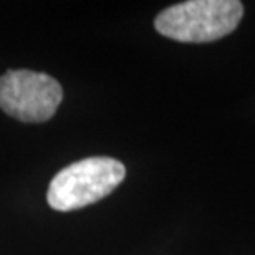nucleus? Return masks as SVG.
<instances>
[{"label": "nucleus", "mask_w": 255, "mask_h": 255, "mask_svg": "<svg viewBox=\"0 0 255 255\" xmlns=\"http://www.w3.org/2000/svg\"><path fill=\"white\" fill-rule=\"evenodd\" d=\"M244 5L237 0H187L164 8L154 20L162 37L184 43H207L239 27Z\"/></svg>", "instance_id": "nucleus-1"}, {"label": "nucleus", "mask_w": 255, "mask_h": 255, "mask_svg": "<svg viewBox=\"0 0 255 255\" xmlns=\"http://www.w3.org/2000/svg\"><path fill=\"white\" fill-rule=\"evenodd\" d=\"M126 176L123 162L95 156L66 166L48 186L47 201L55 211H76L110 196Z\"/></svg>", "instance_id": "nucleus-2"}, {"label": "nucleus", "mask_w": 255, "mask_h": 255, "mask_svg": "<svg viewBox=\"0 0 255 255\" xmlns=\"http://www.w3.org/2000/svg\"><path fill=\"white\" fill-rule=\"evenodd\" d=\"M63 88L50 75L10 70L0 76V108L22 123H45L57 113Z\"/></svg>", "instance_id": "nucleus-3"}]
</instances>
